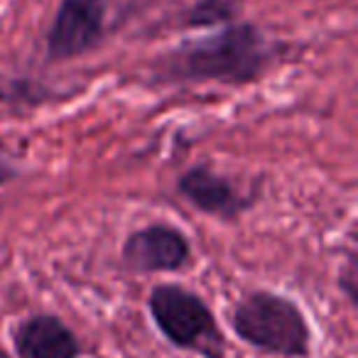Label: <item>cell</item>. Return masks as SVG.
Masks as SVG:
<instances>
[{"label":"cell","mask_w":358,"mask_h":358,"mask_svg":"<svg viewBox=\"0 0 358 358\" xmlns=\"http://www.w3.org/2000/svg\"><path fill=\"white\" fill-rule=\"evenodd\" d=\"M120 260L133 273H179L192 263V241L172 224H148L125 238Z\"/></svg>","instance_id":"5"},{"label":"cell","mask_w":358,"mask_h":358,"mask_svg":"<svg viewBox=\"0 0 358 358\" xmlns=\"http://www.w3.org/2000/svg\"><path fill=\"white\" fill-rule=\"evenodd\" d=\"M17 358H81V341L57 314H32L13 329Z\"/></svg>","instance_id":"7"},{"label":"cell","mask_w":358,"mask_h":358,"mask_svg":"<svg viewBox=\"0 0 358 358\" xmlns=\"http://www.w3.org/2000/svg\"><path fill=\"white\" fill-rule=\"evenodd\" d=\"M177 194L196 211L221 221H238L255 201V196L243 194L226 174L211 169L209 164H194L179 174Z\"/></svg>","instance_id":"6"},{"label":"cell","mask_w":358,"mask_h":358,"mask_svg":"<svg viewBox=\"0 0 358 358\" xmlns=\"http://www.w3.org/2000/svg\"><path fill=\"white\" fill-rule=\"evenodd\" d=\"M155 327L172 346L201 358H226L229 343L211 307L182 285H157L148 297Z\"/></svg>","instance_id":"3"},{"label":"cell","mask_w":358,"mask_h":358,"mask_svg":"<svg viewBox=\"0 0 358 358\" xmlns=\"http://www.w3.org/2000/svg\"><path fill=\"white\" fill-rule=\"evenodd\" d=\"M106 0H59L45 35L47 59L69 62L96 50L106 35Z\"/></svg>","instance_id":"4"},{"label":"cell","mask_w":358,"mask_h":358,"mask_svg":"<svg viewBox=\"0 0 358 358\" xmlns=\"http://www.w3.org/2000/svg\"><path fill=\"white\" fill-rule=\"evenodd\" d=\"M245 0H199L185 13V27L209 30L219 25H234L243 13Z\"/></svg>","instance_id":"8"},{"label":"cell","mask_w":358,"mask_h":358,"mask_svg":"<svg viewBox=\"0 0 358 358\" xmlns=\"http://www.w3.org/2000/svg\"><path fill=\"white\" fill-rule=\"evenodd\" d=\"M280 47L253 22H234L221 32L187 40L152 62L155 84L245 86L263 79Z\"/></svg>","instance_id":"1"},{"label":"cell","mask_w":358,"mask_h":358,"mask_svg":"<svg viewBox=\"0 0 358 358\" xmlns=\"http://www.w3.org/2000/svg\"><path fill=\"white\" fill-rule=\"evenodd\" d=\"M17 177H20V167L13 164L6 155H0V187L10 185V182H15Z\"/></svg>","instance_id":"10"},{"label":"cell","mask_w":358,"mask_h":358,"mask_svg":"<svg viewBox=\"0 0 358 358\" xmlns=\"http://www.w3.org/2000/svg\"><path fill=\"white\" fill-rule=\"evenodd\" d=\"M0 358H10V356H8V353H6V351H0Z\"/></svg>","instance_id":"11"},{"label":"cell","mask_w":358,"mask_h":358,"mask_svg":"<svg viewBox=\"0 0 358 358\" xmlns=\"http://www.w3.org/2000/svg\"><path fill=\"white\" fill-rule=\"evenodd\" d=\"M231 329L248 346L282 358H307L312 327L302 307L270 289H255L231 312Z\"/></svg>","instance_id":"2"},{"label":"cell","mask_w":358,"mask_h":358,"mask_svg":"<svg viewBox=\"0 0 358 358\" xmlns=\"http://www.w3.org/2000/svg\"><path fill=\"white\" fill-rule=\"evenodd\" d=\"M338 287L346 292V297L351 299V304H356L358 299V289H356V258H353V253L348 255V263L346 268H343V273L338 275Z\"/></svg>","instance_id":"9"}]
</instances>
